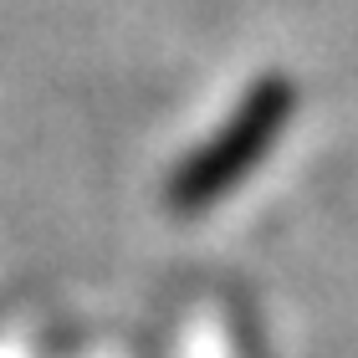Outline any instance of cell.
<instances>
[{"instance_id": "1", "label": "cell", "mask_w": 358, "mask_h": 358, "mask_svg": "<svg viewBox=\"0 0 358 358\" xmlns=\"http://www.w3.org/2000/svg\"><path fill=\"white\" fill-rule=\"evenodd\" d=\"M292 113H297V83L282 77V72L256 77V83L241 92L231 118H225L189 159L174 164L169 205L179 215H194V210H210L215 200H225V194L276 149V138L287 134Z\"/></svg>"}]
</instances>
